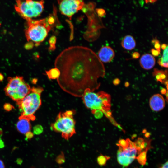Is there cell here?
I'll list each match as a JSON object with an SVG mask.
<instances>
[{"label": "cell", "mask_w": 168, "mask_h": 168, "mask_svg": "<svg viewBox=\"0 0 168 168\" xmlns=\"http://www.w3.org/2000/svg\"><path fill=\"white\" fill-rule=\"evenodd\" d=\"M55 68L60 76L57 79L61 88L76 97L86 91L99 88L98 80L105 75V68L97 55L89 48L73 46L66 48L57 57Z\"/></svg>", "instance_id": "obj_1"}, {"label": "cell", "mask_w": 168, "mask_h": 168, "mask_svg": "<svg viewBox=\"0 0 168 168\" xmlns=\"http://www.w3.org/2000/svg\"><path fill=\"white\" fill-rule=\"evenodd\" d=\"M82 99L86 107L91 110L92 113L99 110L107 117L111 115V97L107 93L102 91L95 92L87 91L82 96Z\"/></svg>", "instance_id": "obj_2"}, {"label": "cell", "mask_w": 168, "mask_h": 168, "mask_svg": "<svg viewBox=\"0 0 168 168\" xmlns=\"http://www.w3.org/2000/svg\"><path fill=\"white\" fill-rule=\"evenodd\" d=\"M51 29L47 18L26 20L25 35L28 42L31 41L38 46L47 37Z\"/></svg>", "instance_id": "obj_3"}, {"label": "cell", "mask_w": 168, "mask_h": 168, "mask_svg": "<svg viewBox=\"0 0 168 168\" xmlns=\"http://www.w3.org/2000/svg\"><path fill=\"white\" fill-rule=\"evenodd\" d=\"M73 110H67L59 112L55 121L50 125L51 129L61 133L62 137L68 140L76 133V122L74 119Z\"/></svg>", "instance_id": "obj_4"}, {"label": "cell", "mask_w": 168, "mask_h": 168, "mask_svg": "<svg viewBox=\"0 0 168 168\" xmlns=\"http://www.w3.org/2000/svg\"><path fill=\"white\" fill-rule=\"evenodd\" d=\"M43 1L16 0V11L24 19L27 20L39 16L44 8Z\"/></svg>", "instance_id": "obj_5"}, {"label": "cell", "mask_w": 168, "mask_h": 168, "mask_svg": "<svg viewBox=\"0 0 168 168\" xmlns=\"http://www.w3.org/2000/svg\"><path fill=\"white\" fill-rule=\"evenodd\" d=\"M40 93L31 91L17 102L21 116L28 117L33 115L41 104Z\"/></svg>", "instance_id": "obj_6"}, {"label": "cell", "mask_w": 168, "mask_h": 168, "mask_svg": "<svg viewBox=\"0 0 168 168\" xmlns=\"http://www.w3.org/2000/svg\"><path fill=\"white\" fill-rule=\"evenodd\" d=\"M117 152V160L119 164L124 167H127L135 159L137 151L135 148L133 143L130 140L128 146L123 148L118 146Z\"/></svg>", "instance_id": "obj_7"}, {"label": "cell", "mask_w": 168, "mask_h": 168, "mask_svg": "<svg viewBox=\"0 0 168 168\" xmlns=\"http://www.w3.org/2000/svg\"><path fill=\"white\" fill-rule=\"evenodd\" d=\"M61 13L71 19L72 16L83 7L84 3L79 0H64L58 1Z\"/></svg>", "instance_id": "obj_8"}, {"label": "cell", "mask_w": 168, "mask_h": 168, "mask_svg": "<svg viewBox=\"0 0 168 168\" xmlns=\"http://www.w3.org/2000/svg\"><path fill=\"white\" fill-rule=\"evenodd\" d=\"M31 90L30 86L25 81L14 91L4 90L6 95L17 102L23 99L31 92Z\"/></svg>", "instance_id": "obj_9"}, {"label": "cell", "mask_w": 168, "mask_h": 168, "mask_svg": "<svg viewBox=\"0 0 168 168\" xmlns=\"http://www.w3.org/2000/svg\"><path fill=\"white\" fill-rule=\"evenodd\" d=\"M97 56L102 63H107L113 59L115 56V52L111 47L105 46L100 49Z\"/></svg>", "instance_id": "obj_10"}, {"label": "cell", "mask_w": 168, "mask_h": 168, "mask_svg": "<svg viewBox=\"0 0 168 168\" xmlns=\"http://www.w3.org/2000/svg\"><path fill=\"white\" fill-rule=\"evenodd\" d=\"M150 107L152 110L159 111L164 109L165 101L163 96L159 94H154L150 98L149 102Z\"/></svg>", "instance_id": "obj_11"}, {"label": "cell", "mask_w": 168, "mask_h": 168, "mask_svg": "<svg viewBox=\"0 0 168 168\" xmlns=\"http://www.w3.org/2000/svg\"><path fill=\"white\" fill-rule=\"evenodd\" d=\"M141 66L145 70H149L152 68L156 63V60L151 54L146 53L143 54L139 60Z\"/></svg>", "instance_id": "obj_12"}, {"label": "cell", "mask_w": 168, "mask_h": 168, "mask_svg": "<svg viewBox=\"0 0 168 168\" xmlns=\"http://www.w3.org/2000/svg\"><path fill=\"white\" fill-rule=\"evenodd\" d=\"M30 120L28 117L21 115L19 118V120L16 124V128L18 132L22 134H25L30 131L31 125Z\"/></svg>", "instance_id": "obj_13"}, {"label": "cell", "mask_w": 168, "mask_h": 168, "mask_svg": "<svg viewBox=\"0 0 168 168\" xmlns=\"http://www.w3.org/2000/svg\"><path fill=\"white\" fill-rule=\"evenodd\" d=\"M121 45L124 49L131 50L135 48L136 42L133 36L130 35H127L122 39L121 42Z\"/></svg>", "instance_id": "obj_14"}, {"label": "cell", "mask_w": 168, "mask_h": 168, "mask_svg": "<svg viewBox=\"0 0 168 168\" xmlns=\"http://www.w3.org/2000/svg\"><path fill=\"white\" fill-rule=\"evenodd\" d=\"M168 46L164 50L163 54L161 57L159 58L157 61L159 65L162 67H168Z\"/></svg>", "instance_id": "obj_15"}, {"label": "cell", "mask_w": 168, "mask_h": 168, "mask_svg": "<svg viewBox=\"0 0 168 168\" xmlns=\"http://www.w3.org/2000/svg\"><path fill=\"white\" fill-rule=\"evenodd\" d=\"M46 74L49 79H57L60 76V72L58 69L54 68L46 71Z\"/></svg>", "instance_id": "obj_16"}, {"label": "cell", "mask_w": 168, "mask_h": 168, "mask_svg": "<svg viewBox=\"0 0 168 168\" xmlns=\"http://www.w3.org/2000/svg\"><path fill=\"white\" fill-rule=\"evenodd\" d=\"M147 153L146 151L141 152L136 157L138 162L140 165L143 166L146 164L147 161Z\"/></svg>", "instance_id": "obj_17"}, {"label": "cell", "mask_w": 168, "mask_h": 168, "mask_svg": "<svg viewBox=\"0 0 168 168\" xmlns=\"http://www.w3.org/2000/svg\"><path fill=\"white\" fill-rule=\"evenodd\" d=\"M110 158V157L107 156L103 155L101 154L97 158V162L98 164L100 166L105 165L107 160Z\"/></svg>", "instance_id": "obj_18"}, {"label": "cell", "mask_w": 168, "mask_h": 168, "mask_svg": "<svg viewBox=\"0 0 168 168\" xmlns=\"http://www.w3.org/2000/svg\"><path fill=\"white\" fill-rule=\"evenodd\" d=\"M130 139L128 138L126 140L124 139H119L118 142V143L117 144V145L118 146H120L123 148H125L128 147L129 144V141Z\"/></svg>", "instance_id": "obj_19"}, {"label": "cell", "mask_w": 168, "mask_h": 168, "mask_svg": "<svg viewBox=\"0 0 168 168\" xmlns=\"http://www.w3.org/2000/svg\"><path fill=\"white\" fill-rule=\"evenodd\" d=\"M56 162L59 164H62L64 163L65 161V158L63 152H61L56 158Z\"/></svg>", "instance_id": "obj_20"}, {"label": "cell", "mask_w": 168, "mask_h": 168, "mask_svg": "<svg viewBox=\"0 0 168 168\" xmlns=\"http://www.w3.org/2000/svg\"><path fill=\"white\" fill-rule=\"evenodd\" d=\"M43 131V128L40 125H35L33 128V133L36 135L41 134Z\"/></svg>", "instance_id": "obj_21"}, {"label": "cell", "mask_w": 168, "mask_h": 168, "mask_svg": "<svg viewBox=\"0 0 168 168\" xmlns=\"http://www.w3.org/2000/svg\"><path fill=\"white\" fill-rule=\"evenodd\" d=\"M152 43L153 44L155 49L160 52L161 45L159 40L156 38H154L152 40Z\"/></svg>", "instance_id": "obj_22"}, {"label": "cell", "mask_w": 168, "mask_h": 168, "mask_svg": "<svg viewBox=\"0 0 168 168\" xmlns=\"http://www.w3.org/2000/svg\"><path fill=\"white\" fill-rule=\"evenodd\" d=\"M56 41V37L54 36H52L49 39V43L50 44L49 49L50 50H53L55 48V44Z\"/></svg>", "instance_id": "obj_23"}, {"label": "cell", "mask_w": 168, "mask_h": 168, "mask_svg": "<svg viewBox=\"0 0 168 168\" xmlns=\"http://www.w3.org/2000/svg\"><path fill=\"white\" fill-rule=\"evenodd\" d=\"M96 11L99 17H103L106 15L105 11L103 9H96Z\"/></svg>", "instance_id": "obj_24"}, {"label": "cell", "mask_w": 168, "mask_h": 168, "mask_svg": "<svg viewBox=\"0 0 168 168\" xmlns=\"http://www.w3.org/2000/svg\"><path fill=\"white\" fill-rule=\"evenodd\" d=\"M4 109L7 111H11L14 109V106L11 104L9 103L5 104L3 106Z\"/></svg>", "instance_id": "obj_25"}, {"label": "cell", "mask_w": 168, "mask_h": 168, "mask_svg": "<svg viewBox=\"0 0 168 168\" xmlns=\"http://www.w3.org/2000/svg\"><path fill=\"white\" fill-rule=\"evenodd\" d=\"M43 91V88L41 87H33L31 88V91L40 94H41Z\"/></svg>", "instance_id": "obj_26"}, {"label": "cell", "mask_w": 168, "mask_h": 168, "mask_svg": "<svg viewBox=\"0 0 168 168\" xmlns=\"http://www.w3.org/2000/svg\"><path fill=\"white\" fill-rule=\"evenodd\" d=\"M96 118H100L103 115V113L102 112L99 110H96L92 113Z\"/></svg>", "instance_id": "obj_27"}, {"label": "cell", "mask_w": 168, "mask_h": 168, "mask_svg": "<svg viewBox=\"0 0 168 168\" xmlns=\"http://www.w3.org/2000/svg\"><path fill=\"white\" fill-rule=\"evenodd\" d=\"M34 46V43L31 41H29L25 45V48L26 49L30 50L32 49Z\"/></svg>", "instance_id": "obj_28"}, {"label": "cell", "mask_w": 168, "mask_h": 168, "mask_svg": "<svg viewBox=\"0 0 168 168\" xmlns=\"http://www.w3.org/2000/svg\"><path fill=\"white\" fill-rule=\"evenodd\" d=\"M151 52L152 54V55L153 56H158L160 54V52L158 51L154 48L151 49Z\"/></svg>", "instance_id": "obj_29"}, {"label": "cell", "mask_w": 168, "mask_h": 168, "mask_svg": "<svg viewBox=\"0 0 168 168\" xmlns=\"http://www.w3.org/2000/svg\"><path fill=\"white\" fill-rule=\"evenodd\" d=\"M26 139H30L34 136V134L32 132L29 131L25 133Z\"/></svg>", "instance_id": "obj_30"}, {"label": "cell", "mask_w": 168, "mask_h": 168, "mask_svg": "<svg viewBox=\"0 0 168 168\" xmlns=\"http://www.w3.org/2000/svg\"><path fill=\"white\" fill-rule=\"evenodd\" d=\"M132 56L133 58L137 59L140 57V54L138 52H135L132 54Z\"/></svg>", "instance_id": "obj_31"}, {"label": "cell", "mask_w": 168, "mask_h": 168, "mask_svg": "<svg viewBox=\"0 0 168 168\" xmlns=\"http://www.w3.org/2000/svg\"><path fill=\"white\" fill-rule=\"evenodd\" d=\"M168 162L167 161L165 162L161 167L159 168H168Z\"/></svg>", "instance_id": "obj_32"}, {"label": "cell", "mask_w": 168, "mask_h": 168, "mask_svg": "<svg viewBox=\"0 0 168 168\" xmlns=\"http://www.w3.org/2000/svg\"><path fill=\"white\" fill-rule=\"evenodd\" d=\"M4 147V142L1 139H0V148H2Z\"/></svg>", "instance_id": "obj_33"}, {"label": "cell", "mask_w": 168, "mask_h": 168, "mask_svg": "<svg viewBox=\"0 0 168 168\" xmlns=\"http://www.w3.org/2000/svg\"><path fill=\"white\" fill-rule=\"evenodd\" d=\"M168 46V45L165 44H163L161 45V47L163 50Z\"/></svg>", "instance_id": "obj_34"}, {"label": "cell", "mask_w": 168, "mask_h": 168, "mask_svg": "<svg viewBox=\"0 0 168 168\" xmlns=\"http://www.w3.org/2000/svg\"><path fill=\"white\" fill-rule=\"evenodd\" d=\"M0 168H5L4 164L2 161L0 160Z\"/></svg>", "instance_id": "obj_35"}, {"label": "cell", "mask_w": 168, "mask_h": 168, "mask_svg": "<svg viewBox=\"0 0 168 168\" xmlns=\"http://www.w3.org/2000/svg\"><path fill=\"white\" fill-rule=\"evenodd\" d=\"M157 1V0H145V1L146 3H153L156 2Z\"/></svg>", "instance_id": "obj_36"}, {"label": "cell", "mask_w": 168, "mask_h": 168, "mask_svg": "<svg viewBox=\"0 0 168 168\" xmlns=\"http://www.w3.org/2000/svg\"><path fill=\"white\" fill-rule=\"evenodd\" d=\"M17 163L19 165L21 164L22 162V160L20 158H18L16 160Z\"/></svg>", "instance_id": "obj_37"}, {"label": "cell", "mask_w": 168, "mask_h": 168, "mask_svg": "<svg viewBox=\"0 0 168 168\" xmlns=\"http://www.w3.org/2000/svg\"><path fill=\"white\" fill-rule=\"evenodd\" d=\"M37 81V79L36 78H34L32 79L31 82L33 84H35L36 83Z\"/></svg>", "instance_id": "obj_38"}, {"label": "cell", "mask_w": 168, "mask_h": 168, "mask_svg": "<svg viewBox=\"0 0 168 168\" xmlns=\"http://www.w3.org/2000/svg\"><path fill=\"white\" fill-rule=\"evenodd\" d=\"M4 76L2 74L0 73V82L2 81L4 79Z\"/></svg>", "instance_id": "obj_39"}, {"label": "cell", "mask_w": 168, "mask_h": 168, "mask_svg": "<svg viewBox=\"0 0 168 168\" xmlns=\"http://www.w3.org/2000/svg\"><path fill=\"white\" fill-rule=\"evenodd\" d=\"M145 137L147 138H148L150 136V133H146L145 135Z\"/></svg>", "instance_id": "obj_40"}, {"label": "cell", "mask_w": 168, "mask_h": 168, "mask_svg": "<svg viewBox=\"0 0 168 168\" xmlns=\"http://www.w3.org/2000/svg\"><path fill=\"white\" fill-rule=\"evenodd\" d=\"M2 133V130L1 129H0V134H1V133Z\"/></svg>", "instance_id": "obj_41"}, {"label": "cell", "mask_w": 168, "mask_h": 168, "mask_svg": "<svg viewBox=\"0 0 168 168\" xmlns=\"http://www.w3.org/2000/svg\"><path fill=\"white\" fill-rule=\"evenodd\" d=\"M0 26H1V24L0 23Z\"/></svg>", "instance_id": "obj_42"}, {"label": "cell", "mask_w": 168, "mask_h": 168, "mask_svg": "<svg viewBox=\"0 0 168 168\" xmlns=\"http://www.w3.org/2000/svg\"></svg>", "instance_id": "obj_43"}, {"label": "cell", "mask_w": 168, "mask_h": 168, "mask_svg": "<svg viewBox=\"0 0 168 168\" xmlns=\"http://www.w3.org/2000/svg\"></svg>", "instance_id": "obj_44"}]
</instances>
